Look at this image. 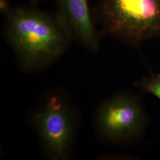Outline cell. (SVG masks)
Returning <instances> with one entry per match:
<instances>
[{
    "label": "cell",
    "instance_id": "6da1fadb",
    "mask_svg": "<svg viewBox=\"0 0 160 160\" xmlns=\"http://www.w3.org/2000/svg\"><path fill=\"white\" fill-rule=\"evenodd\" d=\"M4 33L22 70L39 72L68 49L72 40L56 12L34 6L12 8L5 15Z\"/></svg>",
    "mask_w": 160,
    "mask_h": 160
},
{
    "label": "cell",
    "instance_id": "7a4b0ae2",
    "mask_svg": "<svg viewBox=\"0 0 160 160\" xmlns=\"http://www.w3.org/2000/svg\"><path fill=\"white\" fill-rule=\"evenodd\" d=\"M93 12L104 33L126 45L160 37V0H97Z\"/></svg>",
    "mask_w": 160,
    "mask_h": 160
},
{
    "label": "cell",
    "instance_id": "3957f363",
    "mask_svg": "<svg viewBox=\"0 0 160 160\" xmlns=\"http://www.w3.org/2000/svg\"><path fill=\"white\" fill-rule=\"evenodd\" d=\"M32 120L46 158L67 160L74 140L77 117L63 93L47 94L33 112Z\"/></svg>",
    "mask_w": 160,
    "mask_h": 160
},
{
    "label": "cell",
    "instance_id": "277c9868",
    "mask_svg": "<svg viewBox=\"0 0 160 160\" xmlns=\"http://www.w3.org/2000/svg\"><path fill=\"white\" fill-rule=\"evenodd\" d=\"M147 125L148 117L139 97L126 92L103 101L94 116L97 133L111 143L136 141L143 134Z\"/></svg>",
    "mask_w": 160,
    "mask_h": 160
},
{
    "label": "cell",
    "instance_id": "5b68a950",
    "mask_svg": "<svg viewBox=\"0 0 160 160\" xmlns=\"http://www.w3.org/2000/svg\"><path fill=\"white\" fill-rule=\"evenodd\" d=\"M56 14L72 39L87 50L97 52L100 34L90 0H56Z\"/></svg>",
    "mask_w": 160,
    "mask_h": 160
},
{
    "label": "cell",
    "instance_id": "8992f818",
    "mask_svg": "<svg viewBox=\"0 0 160 160\" xmlns=\"http://www.w3.org/2000/svg\"><path fill=\"white\" fill-rule=\"evenodd\" d=\"M135 87L158 98L160 100V73H151L135 82Z\"/></svg>",
    "mask_w": 160,
    "mask_h": 160
},
{
    "label": "cell",
    "instance_id": "52a82bcc",
    "mask_svg": "<svg viewBox=\"0 0 160 160\" xmlns=\"http://www.w3.org/2000/svg\"><path fill=\"white\" fill-rule=\"evenodd\" d=\"M12 7L8 0H0V10L4 16L10 11Z\"/></svg>",
    "mask_w": 160,
    "mask_h": 160
},
{
    "label": "cell",
    "instance_id": "ba28073f",
    "mask_svg": "<svg viewBox=\"0 0 160 160\" xmlns=\"http://www.w3.org/2000/svg\"><path fill=\"white\" fill-rule=\"evenodd\" d=\"M31 2H33V3H36L37 2H38L39 1H40V0H30Z\"/></svg>",
    "mask_w": 160,
    "mask_h": 160
}]
</instances>
